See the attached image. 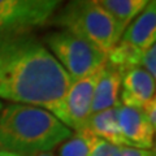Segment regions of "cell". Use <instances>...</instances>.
<instances>
[{
    "label": "cell",
    "instance_id": "1",
    "mask_svg": "<svg viewBox=\"0 0 156 156\" xmlns=\"http://www.w3.org/2000/svg\"><path fill=\"white\" fill-rule=\"evenodd\" d=\"M72 78L47 47L29 33L0 35V98L47 109L64 124Z\"/></svg>",
    "mask_w": 156,
    "mask_h": 156
},
{
    "label": "cell",
    "instance_id": "2",
    "mask_svg": "<svg viewBox=\"0 0 156 156\" xmlns=\"http://www.w3.org/2000/svg\"><path fill=\"white\" fill-rule=\"evenodd\" d=\"M72 133L55 115L39 107L12 103L0 112V147L22 156L53 151Z\"/></svg>",
    "mask_w": 156,
    "mask_h": 156
},
{
    "label": "cell",
    "instance_id": "3",
    "mask_svg": "<svg viewBox=\"0 0 156 156\" xmlns=\"http://www.w3.org/2000/svg\"><path fill=\"white\" fill-rule=\"evenodd\" d=\"M52 22L87 42L107 55L120 42L125 27L95 0H68L53 14Z\"/></svg>",
    "mask_w": 156,
    "mask_h": 156
},
{
    "label": "cell",
    "instance_id": "4",
    "mask_svg": "<svg viewBox=\"0 0 156 156\" xmlns=\"http://www.w3.org/2000/svg\"><path fill=\"white\" fill-rule=\"evenodd\" d=\"M47 50L60 62L72 81L95 73L107 62L108 55L86 39L66 30L50 33L44 39Z\"/></svg>",
    "mask_w": 156,
    "mask_h": 156
},
{
    "label": "cell",
    "instance_id": "5",
    "mask_svg": "<svg viewBox=\"0 0 156 156\" xmlns=\"http://www.w3.org/2000/svg\"><path fill=\"white\" fill-rule=\"evenodd\" d=\"M65 0H0V35L23 34L53 17Z\"/></svg>",
    "mask_w": 156,
    "mask_h": 156
},
{
    "label": "cell",
    "instance_id": "6",
    "mask_svg": "<svg viewBox=\"0 0 156 156\" xmlns=\"http://www.w3.org/2000/svg\"><path fill=\"white\" fill-rule=\"evenodd\" d=\"M101 69V68H100ZM99 70L73 81L64 98V124L73 131L87 129Z\"/></svg>",
    "mask_w": 156,
    "mask_h": 156
},
{
    "label": "cell",
    "instance_id": "7",
    "mask_svg": "<svg viewBox=\"0 0 156 156\" xmlns=\"http://www.w3.org/2000/svg\"><path fill=\"white\" fill-rule=\"evenodd\" d=\"M119 125L130 147L154 150L155 130L142 109L121 104L119 107Z\"/></svg>",
    "mask_w": 156,
    "mask_h": 156
},
{
    "label": "cell",
    "instance_id": "8",
    "mask_svg": "<svg viewBox=\"0 0 156 156\" xmlns=\"http://www.w3.org/2000/svg\"><path fill=\"white\" fill-rule=\"evenodd\" d=\"M155 98V78L143 68L134 66L124 72L121 78L120 101L122 105L142 109Z\"/></svg>",
    "mask_w": 156,
    "mask_h": 156
},
{
    "label": "cell",
    "instance_id": "9",
    "mask_svg": "<svg viewBox=\"0 0 156 156\" xmlns=\"http://www.w3.org/2000/svg\"><path fill=\"white\" fill-rule=\"evenodd\" d=\"M121 78H122V73L117 68L112 66L109 62H105L101 66L95 83L91 115L121 105Z\"/></svg>",
    "mask_w": 156,
    "mask_h": 156
},
{
    "label": "cell",
    "instance_id": "10",
    "mask_svg": "<svg viewBox=\"0 0 156 156\" xmlns=\"http://www.w3.org/2000/svg\"><path fill=\"white\" fill-rule=\"evenodd\" d=\"M121 42L146 51L156 41V0H150L144 9L131 21L122 33Z\"/></svg>",
    "mask_w": 156,
    "mask_h": 156
},
{
    "label": "cell",
    "instance_id": "11",
    "mask_svg": "<svg viewBox=\"0 0 156 156\" xmlns=\"http://www.w3.org/2000/svg\"><path fill=\"white\" fill-rule=\"evenodd\" d=\"M119 107L92 113L87 122V130L96 138L103 139L111 144L129 146L119 125Z\"/></svg>",
    "mask_w": 156,
    "mask_h": 156
},
{
    "label": "cell",
    "instance_id": "12",
    "mask_svg": "<svg viewBox=\"0 0 156 156\" xmlns=\"http://www.w3.org/2000/svg\"><path fill=\"white\" fill-rule=\"evenodd\" d=\"M125 29L144 9L150 0H95Z\"/></svg>",
    "mask_w": 156,
    "mask_h": 156
},
{
    "label": "cell",
    "instance_id": "13",
    "mask_svg": "<svg viewBox=\"0 0 156 156\" xmlns=\"http://www.w3.org/2000/svg\"><path fill=\"white\" fill-rule=\"evenodd\" d=\"M96 136L87 129L73 131L69 138L57 146L55 156H91Z\"/></svg>",
    "mask_w": 156,
    "mask_h": 156
},
{
    "label": "cell",
    "instance_id": "14",
    "mask_svg": "<svg viewBox=\"0 0 156 156\" xmlns=\"http://www.w3.org/2000/svg\"><path fill=\"white\" fill-rule=\"evenodd\" d=\"M140 68L148 73L151 77H156V47L152 44L150 48H147L142 53V58H140Z\"/></svg>",
    "mask_w": 156,
    "mask_h": 156
},
{
    "label": "cell",
    "instance_id": "15",
    "mask_svg": "<svg viewBox=\"0 0 156 156\" xmlns=\"http://www.w3.org/2000/svg\"><path fill=\"white\" fill-rule=\"evenodd\" d=\"M119 146L111 144L108 142H105L103 139L96 138L95 144H94V150L91 152V156H115L116 151Z\"/></svg>",
    "mask_w": 156,
    "mask_h": 156
},
{
    "label": "cell",
    "instance_id": "16",
    "mask_svg": "<svg viewBox=\"0 0 156 156\" xmlns=\"http://www.w3.org/2000/svg\"><path fill=\"white\" fill-rule=\"evenodd\" d=\"M115 156H155L154 150H143L130 147V146H119Z\"/></svg>",
    "mask_w": 156,
    "mask_h": 156
},
{
    "label": "cell",
    "instance_id": "17",
    "mask_svg": "<svg viewBox=\"0 0 156 156\" xmlns=\"http://www.w3.org/2000/svg\"><path fill=\"white\" fill-rule=\"evenodd\" d=\"M142 111H143L147 121L150 122V125L152 126L154 129H156V100H155V98L143 107Z\"/></svg>",
    "mask_w": 156,
    "mask_h": 156
},
{
    "label": "cell",
    "instance_id": "18",
    "mask_svg": "<svg viewBox=\"0 0 156 156\" xmlns=\"http://www.w3.org/2000/svg\"><path fill=\"white\" fill-rule=\"evenodd\" d=\"M0 156H22V155L16 154V152H12V151H8L5 148L0 147Z\"/></svg>",
    "mask_w": 156,
    "mask_h": 156
},
{
    "label": "cell",
    "instance_id": "19",
    "mask_svg": "<svg viewBox=\"0 0 156 156\" xmlns=\"http://www.w3.org/2000/svg\"><path fill=\"white\" fill-rule=\"evenodd\" d=\"M34 156H55V154H53L52 151H48V152H41V154H37Z\"/></svg>",
    "mask_w": 156,
    "mask_h": 156
},
{
    "label": "cell",
    "instance_id": "20",
    "mask_svg": "<svg viewBox=\"0 0 156 156\" xmlns=\"http://www.w3.org/2000/svg\"><path fill=\"white\" fill-rule=\"evenodd\" d=\"M2 109H3V103L0 101V112H2Z\"/></svg>",
    "mask_w": 156,
    "mask_h": 156
}]
</instances>
